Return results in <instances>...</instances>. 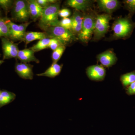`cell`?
<instances>
[{
	"label": "cell",
	"mask_w": 135,
	"mask_h": 135,
	"mask_svg": "<svg viewBox=\"0 0 135 135\" xmlns=\"http://www.w3.org/2000/svg\"><path fill=\"white\" fill-rule=\"evenodd\" d=\"M66 4L77 11H84L91 6L92 2L88 0H68Z\"/></svg>",
	"instance_id": "cell-15"
},
{
	"label": "cell",
	"mask_w": 135,
	"mask_h": 135,
	"mask_svg": "<svg viewBox=\"0 0 135 135\" xmlns=\"http://www.w3.org/2000/svg\"><path fill=\"white\" fill-rule=\"evenodd\" d=\"M72 20L71 32L75 34H79L82 28L83 18L78 12H75L71 18Z\"/></svg>",
	"instance_id": "cell-18"
},
{
	"label": "cell",
	"mask_w": 135,
	"mask_h": 135,
	"mask_svg": "<svg viewBox=\"0 0 135 135\" xmlns=\"http://www.w3.org/2000/svg\"><path fill=\"white\" fill-rule=\"evenodd\" d=\"M66 49L65 45L59 46L55 50L53 51L52 54L53 63H56L61 58Z\"/></svg>",
	"instance_id": "cell-23"
},
{
	"label": "cell",
	"mask_w": 135,
	"mask_h": 135,
	"mask_svg": "<svg viewBox=\"0 0 135 135\" xmlns=\"http://www.w3.org/2000/svg\"><path fill=\"white\" fill-rule=\"evenodd\" d=\"M1 40L3 59L17 58L19 51L17 44L8 38L2 37Z\"/></svg>",
	"instance_id": "cell-8"
},
{
	"label": "cell",
	"mask_w": 135,
	"mask_h": 135,
	"mask_svg": "<svg viewBox=\"0 0 135 135\" xmlns=\"http://www.w3.org/2000/svg\"><path fill=\"white\" fill-rule=\"evenodd\" d=\"M59 25L65 29L71 31L72 20L71 18H65L59 20Z\"/></svg>",
	"instance_id": "cell-26"
},
{
	"label": "cell",
	"mask_w": 135,
	"mask_h": 135,
	"mask_svg": "<svg viewBox=\"0 0 135 135\" xmlns=\"http://www.w3.org/2000/svg\"><path fill=\"white\" fill-rule=\"evenodd\" d=\"M122 86L126 88L135 81V71L127 73L121 75L120 79Z\"/></svg>",
	"instance_id": "cell-20"
},
{
	"label": "cell",
	"mask_w": 135,
	"mask_h": 135,
	"mask_svg": "<svg viewBox=\"0 0 135 135\" xmlns=\"http://www.w3.org/2000/svg\"><path fill=\"white\" fill-rule=\"evenodd\" d=\"M46 38H50L46 32H27L25 35L24 41L26 45L35 40H40Z\"/></svg>",
	"instance_id": "cell-16"
},
{
	"label": "cell",
	"mask_w": 135,
	"mask_h": 135,
	"mask_svg": "<svg viewBox=\"0 0 135 135\" xmlns=\"http://www.w3.org/2000/svg\"><path fill=\"white\" fill-rule=\"evenodd\" d=\"M97 3L99 8L108 14H110L120 6V2L117 0H99Z\"/></svg>",
	"instance_id": "cell-12"
},
{
	"label": "cell",
	"mask_w": 135,
	"mask_h": 135,
	"mask_svg": "<svg viewBox=\"0 0 135 135\" xmlns=\"http://www.w3.org/2000/svg\"><path fill=\"white\" fill-rule=\"evenodd\" d=\"M128 16L116 20L113 25L114 36L117 38L126 39L131 35L135 27V23Z\"/></svg>",
	"instance_id": "cell-2"
},
{
	"label": "cell",
	"mask_w": 135,
	"mask_h": 135,
	"mask_svg": "<svg viewBox=\"0 0 135 135\" xmlns=\"http://www.w3.org/2000/svg\"><path fill=\"white\" fill-rule=\"evenodd\" d=\"M62 67V64H59L57 63H53L52 65L44 72L38 74H36V75L40 77L45 76L50 78H55L56 76L59 75Z\"/></svg>",
	"instance_id": "cell-17"
},
{
	"label": "cell",
	"mask_w": 135,
	"mask_h": 135,
	"mask_svg": "<svg viewBox=\"0 0 135 135\" xmlns=\"http://www.w3.org/2000/svg\"><path fill=\"white\" fill-rule=\"evenodd\" d=\"M62 45H64L58 39L51 38L49 48L51 49L53 51Z\"/></svg>",
	"instance_id": "cell-27"
},
{
	"label": "cell",
	"mask_w": 135,
	"mask_h": 135,
	"mask_svg": "<svg viewBox=\"0 0 135 135\" xmlns=\"http://www.w3.org/2000/svg\"><path fill=\"white\" fill-rule=\"evenodd\" d=\"M0 17H1V16H0Z\"/></svg>",
	"instance_id": "cell-34"
},
{
	"label": "cell",
	"mask_w": 135,
	"mask_h": 135,
	"mask_svg": "<svg viewBox=\"0 0 135 135\" xmlns=\"http://www.w3.org/2000/svg\"><path fill=\"white\" fill-rule=\"evenodd\" d=\"M126 93L129 96L135 95V81L126 88Z\"/></svg>",
	"instance_id": "cell-30"
},
{
	"label": "cell",
	"mask_w": 135,
	"mask_h": 135,
	"mask_svg": "<svg viewBox=\"0 0 135 135\" xmlns=\"http://www.w3.org/2000/svg\"><path fill=\"white\" fill-rule=\"evenodd\" d=\"M60 5L57 2L44 8L40 18L39 26L44 31L51 26L59 25Z\"/></svg>",
	"instance_id": "cell-1"
},
{
	"label": "cell",
	"mask_w": 135,
	"mask_h": 135,
	"mask_svg": "<svg viewBox=\"0 0 135 135\" xmlns=\"http://www.w3.org/2000/svg\"><path fill=\"white\" fill-rule=\"evenodd\" d=\"M97 58L103 66L108 68L114 65L118 60L116 54L111 50L100 53Z\"/></svg>",
	"instance_id": "cell-11"
},
{
	"label": "cell",
	"mask_w": 135,
	"mask_h": 135,
	"mask_svg": "<svg viewBox=\"0 0 135 135\" xmlns=\"http://www.w3.org/2000/svg\"><path fill=\"white\" fill-rule=\"evenodd\" d=\"M71 12L70 10L66 8L60 9L59 12V16L63 18H68L71 15Z\"/></svg>",
	"instance_id": "cell-29"
},
{
	"label": "cell",
	"mask_w": 135,
	"mask_h": 135,
	"mask_svg": "<svg viewBox=\"0 0 135 135\" xmlns=\"http://www.w3.org/2000/svg\"><path fill=\"white\" fill-rule=\"evenodd\" d=\"M15 2L11 0H0V7L7 12L13 7Z\"/></svg>",
	"instance_id": "cell-25"
},
{
	"label": "cell",
	"mask_w": 135,
	"mask_h": 135,
	"mask_svg": "<svg viewBox=\"0 0 135 135\" xmlns=\"http://www.w3.org/2000/svg\"><path fill=\"white\" fill-rule=\"evenodd\" d=\"M125 8L128 11V16L132 17L135 13V0H125L123 1Z\"/></svg>",
	"instance_id": "cell-24"
},
{
	"label": "cell",
	"mask_w": 135,
	"mask_h": 135,
	"mask_svg": "<svg viewBox=\"0 0 135 135\" xmlns=\"http://www.w3.org/2000/svg\"><path fill=\"white\" fill-rule=\"evenodd\" d=\"M35 52L30 48L19 50L17 58L23 63L34 62L38 64L40 62V60L35 56Z\"/></svg>",
	"instance_id": "cell-14"
},
{
	"label": "cell",
	"mask_w": 135,
	"mask_h": 135,
	"mask_svg": "<svg viewBox=\"0 0 135 135\" xmlns=\"http://www.w3.org/2000/svg\"><path fill=\"white\" fill-rule=\"evenodd\" d=\"M106 70L103 66L99 65L90 66L87 68L86 73L90 79L95 81H101L106 75Z\"/></svg>",
	"instance_id": "cell-9"
},
{
	"label": "cell",
	"mask_w": 135,
	"mask_h": 135,
	"mask_svg": "<svg viewBox=\"0 0 135 135\" xmlns=\"http://www.w3.org/2000/svg\"><path fill=\"white\" fill-rule=\"evenodd\" d=\"M33 66L25 63H17L15 66V71L20 77L26 80L33 79Z\"/></svg>",
	"instance_id": "cell-10"
},
{
	"label": "cell",
	"mask_w": 135,
	"mask_h": 135,
	"mask_svg": "<svg viewBox=\"0 0 135 135\" xmlns=\"http://www.w3.org/2000/svg\"><path fill=\"white\" fill-rule=\"evenodd\" d=\"M44 31L51 38L58 39L65 46L76 40L75 35L72 32L59 25L51 26Z\"/></svg>",
	"instance_id": "cell-3"
},
{
	"label": "cell",
	"mask_w": 135,
	"mask_h": 135,
	"mask_svg": "<svg viewBox=\"0 0 135 135\" xmlns=\"http://www.w3.org/2000/svg\"><path fill=\"white\" fill-rule=\"evenodd\" d=\"M96 18L92 15H86L83 17L82 28L78 34L81 41L87 43L92 38L95 29Z\"/></svg>",
	"instance_id": "cell-4"
},
{
	"label": "cell",
	"mask_w": 135,
	"mask_h": 135,
	"mask_svg": "<svg viewBox=\"0 0 135 135\" xmlns=\"http://www.w3.org/2000/svg\"><path fill=\"white\" fill-rule=\"evenodd\" d=\"M16 94L7 90L1 91L0 94V108L9 104L16 98Z\"/></svg>",
	"instance_id": "cell-19"
},
{
	"label": "cell",
	"mask_w": 135,
	"mask_h": 135,
	"mask_svg": "<svg viewBox=\"0 0 135 135\" xmlns=\"http://www.w3.org/2000/svg\"><path fill=\"white\" fill-rule=\"evenodd\" d=\"M26 2L30 17L33 20L40 18L43 12V8L39 5L36 0H29Z\"/></svg>",
	"instance_id": "cell-13"
},
{
	"label": "cell",
	"mask_w": 135,
	"mask_h": 135,
	"mask_svg": "<svg viewBox=\"0 0 135 135\" xmlns=\"http://www.w3.org/2000/svg\"><path fill=\"white\" fill-rule=\"evenodd\" d=\"M3 62H4V61H3V60H0V65H1L2 64Z\"/></svg>",
	"instance_id": "cell-31"
},
{
	"label": "cell",
	"mask_w": 135,
	"mask_h": 135,
	"mask_svg": "<svg viewBox=\"0 0 135 135\" xmlns=\"http://www.w3.org/2000/svg\"><path fill=\"white\" fill-rule=\"evenodd\" d=\"M112 18L110 14H103L98 15L96 18L94 38L99 40L104 36L109 27V22Z\"/></svg>",
	"instance_id": "cell-5"
},
{
	"label": "cell",
	"mask_w": 135,
	"mask_h": 135,
	"mask_svg": "<svg viewBox=\"0 0 135 135\" xmlns=\"http://www.w3.org/2000/svg\"><path fill=\"white\" fill-rule=\"evenodd\" d=\"M39 5L43 8L47 7L51 4L57 2L55 0H36Z\"/></svg>",
	"instance_id": "cell-28"
},
{
	"label": "cell",
	"mask_w": 135,
	"mask_h": 135,
	"mask_svg": "<svg viewBox=\"0 0 135 135\" xmlns=\"http://www.w3.org/2000/svg\"><path fill=\"white\" fill-rule=\"evenodd\" d=\"M31 22H26L20 25H17L9 21V38L15 41H24L26 29Z\"/></svg>",
	"instance_id": "cell-7"
},
{
	"label": "cell",
	"mask_w": 135,
	"mask_h": 135,
	"mask_svg": "<svg viewBox=\"0 0 135 135\" xmlns=\"http://www.w3.org/2000/svg\"><path fill=\"white\" fill-rule=\"evenodd\" d=\"M51 38H46L40 40L35 45L30 48L35 52H38L49 48Z\"/></svg>",
	"instance_id": "cell-22"
},
{
	"label": "cell",
	"mask_w": 135,
	"mask_h": 135,
	"mask_svg": "<svg viewBox=\"0 0 135 135\" xmlns=\"http://www.w3.org/2000/svg\"><path fill=\"white\" fill-rule=\"evenodd\" d=\"M1 90H0V94H1Z\"/></svg>",
	"instance_id": "cell-32"
},
{
	"label": "cell",
	"mask_w": 135,
	"mask_h": 135,
	"mask_svg": "<svg viewBox=\"0 0 135 135\" xmlns=\"http://www.w3.org/2000/svg\"><path fill=\"white\" fill-rule=\"evenodd\" d=\"M0 15H1V13H0Z\"/></svg>",
	"instance_id": "cell-33"
},
{
	"label": "cell",
	"mask_w": 135,
	"mask_h": 135,
	"mask_svg": "<svg viewBox=\"0 0 135 135\" xmlns=\"http://www.w3.org/2000/svg\"><path fill=\"white\" fill-rule=\"evenodd\" d=\"M12 17L16 21L27 22L30 15L26 1H15L12 7Z\"/></svg>",
	"instance_id": "cell-6"
},
{
	"label": "cell",
	"mask_w": 135,
	"mask_h": 135,
	"mask_svg": "<svg viewBox=\"0 0 135 135\" xmlns=\"http://www.w3.org/2000/svg\"><path fill=\"white\" fill-rule=\"evenodd\" d=\"M9 20L0 17V37L9 38V35L8 23Z\"/></svg>",
	"instance_id": "cell-21"
}]
</instances>
